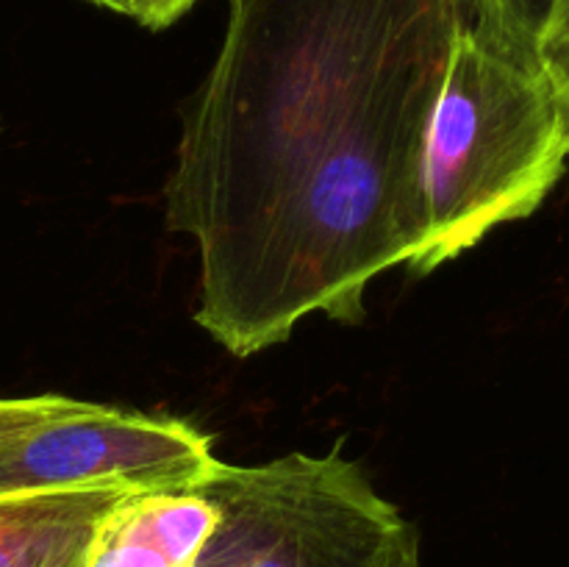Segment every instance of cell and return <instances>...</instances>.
Masks as SVG:
<instances>
[{
	"mask_svg": "<svg viewBox=\"0 0 569 567\" xmlns=\"http://www.w3.org/2000/svg\"><path fill=\"white\" fill-rule=\"evenodd\" d=\"M78 400L64 395H28V398H0V448L42 422L76 409Z\"/></svg>",
	"mask_w": 569,
	"mask_h": 567,
	"instance_id": "cell-8",
	"label": "cell"
},
{
	"mask_svg": "<svg viewBox=\"0 0 569 567\" xmlns=\"http://www.w3.org/2000/svg\"><path fill=\"white\" fill-rule=\"evenodd\" d=\"M478 22V0H228L167 181L214 342L253 356L309 315L359 322L367 287L411 265L428 120Z\"/></svg>",
	"mask_w": 569,
	"mask_h": 567,
	"instance_id": "cell-1",
	"label": "cell"
},
{
	"mask_svg": "<svg viewBox=\"0 0 569 567\" xmlns=\"http://www.w3.org/2000/svg\"><path fill=\"white\" fill-rule=\"evenodd\" d=\"M200 0H137V14L133 20L144 28H167L181 20L189 9Z\"/></svg>",
	"mask_w": 569,
	"mask_h": 567,
	"instance_id": "cell-10",
	"label": "cell"
},
{
	"mask_svg": "<svg viewBox=\"0 0 569 567\" xmlns=\"http://www.w3.org/2000/svg\"><path fill=\"white\" fill-rule=\"evenodd\" d=\"M217 511L194 567H420V534L339 454L228 465L198 484Z\"/></svg>",
	"mask_w": 569,
	"mask_h": 567,
	"instance_id": "cell-3",
	"label": "cell"
},
{
	"mask_svg": "<svg viewBox=\"0 0 569 567\" xmlns=\"http://www.w3.org/2000/svg\"><path fill=\"white\" fill-rule=\"evenodd\" d=\"M214 520L194 487L137 489L106 511L81 567H194Z\"/></svg>",
	"mask_w": 569,
	"mask_h": 567,
	"instance_id": "cell-5",
	"label": "cell"
},
{
	"mask_svg": "<svg viewBox=\"0 0 569 567\" xmlns=\"http://www.w3.org/2000/svg\"><path fill=\"white\" fill-rule=\"evenodd\" d=\"M211 439L176 417L78 400L0 448V495L53 489L198 487L217 465Z\"/></svg>",
	"mask_w": 569,
	"mask_h": 567,
	"instance_id": "cell-4",
	"label": "cell"
},
{
	"mask_svg": "<svg viewBox=\"0 0 569 567\" xmlns=\"http://www.w3.org/2000/svg\"><path fill=\"white\" fill-rule=\"evenodd\" d=\"M565 0H478V26L517 53L537 59V48L548 33Z\"/></svg>",
	"mask_w": 569,
	"mask_h": 567,
	"instance_id": "cell-7",
	"label": "cell"
},
{
	"mask_svg": "<svg viewBox=\"0 0 569 567\" xmlns=\"http://www.w3.org/2000/svg\"><path fill=\"white\" fill-rule=\"evenodd\" d=\"M89 3L100 6V9L117 11V14H126V17L137 14V0H89Z\"/></svg>",
	"mask_w": 569,
	"mask_h": 567,
	"instance_id": "cell-11",
	"label": "cell"
},
{
	"mask_svg": "<svg viewBox=\"0 0 569 567\" xmlns=\"http://www.w3.org/2000/svg\"><path fill=\"white\" fill-rule=\"evenodd\" d=\"M569 126L537 59L481 26L456 39L422 153L426 239L409 270H437L503 222L526 220L561 181Z\"/></svg>",
	"mask_w": 569,
	"mask_h": 567,
	"instance_id": "cell-2",
	"label": "cell"
},
{
	"mask_svg": "<svg viewBox=\"0 0 569 567\" xmlns=\"http://www.w3.org/2000/svg\"><path fill=\"white\" fill-rule=\"evenodd\" d=\"M537 64L553 87L569 126V0L561 3L537 48Z\"/></svg>",
	"mask_w": 569,
	"mask_h": 567,
	"instance_id": "cell-9",
	"label": "cell"
},
{
	"mask_svg": "<svg viewBox=\"0 0 569 567\" xmlns=\"http://www.w3.org/2000/svg\"><path fill=\"white\" fill-rule=\"evenodd\" d=\"M122 487L0 495V567H81L94 528Z\"/></svg>",
	"mask_w": 569,
	"mask_h": 567,
	"instance_id": "cell-6",
	"label": "cell"
}]
</instances>
